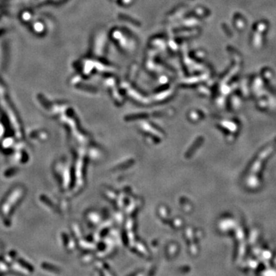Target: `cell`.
<instances>
[{
    "mask_svg": "<svg viewBox=\"0 0 276 276\" xmlns=\"http://www.w3.org/2000/svg\"><path fill=\"white\" fill-rule=\"evenodd\" d=\"M18 262L22 265V266L24 267V268H26L28 271H29V272H33V267L32 266L31 264L28 263V262H25V261H24L23 259H22V258H18Z\"/></svg>",
    "mask_w": 276,
    "mask_h": 276,
    "instance_id": "1",
    "label": "cell"
}]
</instances>
